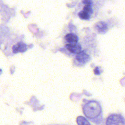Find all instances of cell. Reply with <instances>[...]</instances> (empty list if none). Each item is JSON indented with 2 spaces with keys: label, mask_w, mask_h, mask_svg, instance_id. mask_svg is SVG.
Wrapping results in <instances>:
<instances>
[{
  "label": "cell",
  "mask_w": 125,
  "mask_h": 125,
  "mask_svg": "<svg viewBox=\"0 0 125 125\" xmlns=\"http://www.w3.org/2000/svg\"><path fill=\"white\" fill-rule=\"evenodd\" d=\"M102 111V108L99 103L95 101L87 102L83 107V112L84 115L89 118H94L98 116Z\"/></svg>",
  "instance_id": "1"
},
{
  "label": "cell",
  "mask_w": 125,
  "mask_h": 125,
  "mask_svg": "<svg viewBox=\"0 0 125 125\" xmlns=\"http://www.w3.org/2000/svg\"><path fill=\"white\" fill-rule=\"evenodd\" d=\"M94 73L96 75H99L101 72H100V69L99 67H96L95 69H94Z\"/></svg>",
  "instance_id": "12"
},
{
  "label": "cell",
  "mask_w": 125,
  "mask_h": 125,
  "mask_svg": "<svg viewBox=\"0 0 125 125\" xmlns=\"http://www.w3.org/2000/svg\"><path fill=\"white\" fill-rule=\"evenodd\" d=\"M83 2L85 5H92V1L90 0H83Z\"/></svg>",
  "instance_id": "11"
},
{
  "label": "cell",
  "mask_w": 125,
  "mask_h": 125,
  "mask_svg": "<svg viewBox=\"0 0 125 125\" xmlns=\"http://www.w3.org/2000/svg\"><path fill=\"white\" fill-rule=\"evenodd\" d=\"M65 40L70 43L77 42L79 40L78 37L73 33H69L67 34L65 37Z\"/></svg>",
  "instance_id": "7"
},
{
  "label": "cell",
  "mask_w": 125,
  "mask_h": 125,
  "mask_svg": "<svg viewBox=\"0 0 125 125\" xmlns=\"http://www.w3.org/2000/svg\"><path fill=\"white\" fill-rule=\"evenodd\" d=\"M106 125H125V120L120 114H113L108 116L106 122Z\"/></svg>",
  "instance_id": "2"
},
{
  "label": "cell",
  "mask_w": 125,
  "mask_h": 125,
  "mask_svg": "<svg viewBox=\"0 0 125 125\" xmlns=\"http://www.w3.org/2000/svg\"><path fill=\"white\" fill-rule=\"evenodd\" d=\"M65 46L66 48L72 53L78 54L81 52L82 47L81 45L77 42L69 43L66 44Z\"/></svg>",
  "instance_id": "3"
},
{
  "label": "cell",
  "mask_w": 125,
  "mask_h": 125,
  "mask_svg": "<svg viewBox=\"0 0 125 125\" xmlns=\"http://www.w3.org/2000/svg\"><path fill=\"white\" fill-rule=\"evenodd\" d=\"M27 49L26 45L22 42H19L14 45L12 47V50L13 53H22L25 52Z\"/></svg>",
  "instance_id": "5"
},
{
  "label": "cell",
  "mask_w": 125,
  "mask_h": 125,
  "mask_svg": "<svg viewBox=\"0 0 125 125\" xmlns=\"http://www.w3.org/2000/svg\"><path fill=\"white\" fill-rule=\"evenodd\" d=\"M79 17L83 20H89L90 18V15L83 10L80 12L78 14Z\"/></svg>",
  "instance_id": "9"
},
{
  "label": "cell",
  "mask_w": 125,
  "mask_h": 125,
  "mask_svg": "<svg viewBox=\"0 0 125 125\" xmlns=\"http://www.w3.org/2000/svg\"><path fill=\"white\" fill-rule=\"evenodd\" d=\"M95 28L97 32L100 34H104L108 30L107 24L103 21H100L97 22L95 25Z\"/></svg>",
  "instance_id": "4"
},
{
  "label": "cell",
  "mask_w": 125,
  "mask_h": 125,
  "mask_svg": "<svg viewBox=\"0 0 125 125\" xmlns=\"http://www.w3.org/2000/svg\"><path fill=\"white\" fill-rule=\"evenodd\" d=\"M77 60L81 63H85L90 60V56L84 52H80L76 55Z\"/></svg>",
  "instance_id": "6"
},
{
  "label": "cell",
  "mask_w": 125,
  "mask_h": 125,
  "mask_svg": "<svg viewBox=\"0 0 125 125\" xmlns=\"http://www.w3.org/2000/svg\"><path fill=\"white\" fill-rule=\"evenodd\" d=\"M77 123L78 125H90L89 122L83 116H78L77 118Z\"/></svg>",
  "instance_id": "8"
},
{
  "label": "cell",
  "mask_w": 125,
  "mask_h": 125,
  "mask_svg": "<svg viewBox=\"0 0 125 125\" xmlns=\"http://www.w3.org/2000/svg\"><path fill=\"white\" fill-rule=\"evenodd\" d=\"M83 10L86 13H88L90 15L93 13V10L92 8V6L91 5H85V6L83 7Z\"/></svg>",
  "instance_id": "10"
}]
</instances>
